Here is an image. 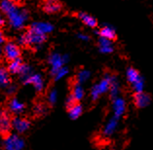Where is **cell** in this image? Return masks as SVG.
I'll return each instance as SVG.
<instances>
[{"label": "cell", "mask_w": 153, "mask_h": 150, "mask_svg": "<svg viewBox=\"0 0 153 150\" xmlns=\"http://www.w3.org/2000/svg\"><path fill=\"white\" fill-rule=\"evenodd\" d=\"M47 39V35L38 31L37 29L29 27V28L24 34L18 37L19 46H32L39 49Z\"/></svg>", "instance_id": "6da1fadb"}, {"label": "cell", "mask_w": 153, "mask_h": 150, "mask_svg": "<svg viewBox=\"0 0 153 150\" xmlns=\"http://www.w3.org/2000/svg\"><path fill=\"white\" fill-rule=\"evenodd\" d=\"M8 18L9 24L14 29H22L28 19V12L25 9L19 8L17 6L10 13L6 15Z\"/></svg>", "instance_id": "7a4b0ae2"}, {"label": "cell", "mask_w": 153, "mask_h": 150, "mask_svg": "<svg viewBox=\"0 0 153 150\" xmlns=\"http://www.w3.org/2000/svg\"><path fill=\"white\" fill-rule=\"evenodd\" d=\"M110 79H111V74L105 73L102 80L99 83L95 84L91 89V99L93 102H97L100 95L107 93L109 91L110 88Z\"/></svg>", "instance_id": "3957f363"}, {"label": "cell", "mask_w": 153, "mask_h": 150, "mask_svg": "<svg viewBox=\"0 0 153 150\" xmlns=\"http://www.w3.org/2000/svg\"><path fill=\"white\" fill-rule=\"evenodd\" d=\"M68 55H61L59 53H52L49 56V59H48V62H49V65H51V75L52 76H55L57 72L62 68V67L65 66V63L68 62Z\"/></svg>", "instance_id": "277c9868"}, {"label": "cell", "mask_w": 153, "mask_h": 150, "mask_svg": "<svg viewBox=\"0 0 153 150\" xmlns=\"http://www.w3.org/2000/svg\"><path fill=\"white\" fill-rule=\"evenodd\" d=\"M13 118L11 117L8 109H0V134L4 137H8L12 128Z\"/></svg>", "instance_id": "5b68a950"}, {"label": "cell", "mask_w": 153, "mask_h": 150, "mask_svg": "<svg viewBox=\"0 0 153 150\" xmlns=\"http://www.w3.org/2000/svg\"><path fill=\"white\" fill-rule=\"evenodd\" d=\"M4 149L5 150H24L25 140L18 134H9L4 140Z\"/></svg>", "instance_id": "8992f818"}, {"label": "cell", "mask_w": 153, "mask_h": 150, "mask_svg": "<svg viewBox=\"0 0 153 150\" xmlns=\"http://www.w3.org/2000/svg\"><path fill=\"white\" fill-rule=\"evenodd\" d=\"M3 56L9 62H12L21 58L20 46L15 42H7L4 45V48H3Z\"/></svg>", "instance_id": "52a82bcc"}, {"label": "cell", "mask_w": 153, "mask_h": 150, "mask_svg": "<svg viewBox=\"0 0 153 150\" xmlns=\"http://www.w3.org/2000/svg\"><path fill=\"white\" fill-rule=\"evenodd\" d=\"M12 128L18 134H24L30 128V122L27 118H22L16 116V117L13 118Z\"/></svg>", "instance_id": "ba28073f"}, {"label": "cell", "mask_w": 153, "mask_h": 150, "mask_svg": "<svg viewBox=\"0 0 153 150\" xmlns=\"http://www.w3.org/2000/svg\"><path fill=\"white\" fill-rule=\"evenodd\" d=\"M42 8L47 14H56L62 11V3L61 0H43Z\"/></svg>", "instance_id": "9c48e42d"}, {"label": "cell", "mask_w": 153, "mask_h": 150, "mask_svg": "<svg viewBox=\"0 0 153 150\" xmlns=\"http://www.w3.org/2000/svg\"><path fill=\"white\" fill-rule=\"evenodd\" d=\"M97 34L100 37H102L104 39H107L113 42L117 39V33L115 31V29L109 25H104L102 27L99 28V30L97 31Z\"/></svg>", "instance_id": "30bf717a"}, {"label": "cell", "mask_w": 153, "mask_h": 150, "mask_svg": "<svg viewBox=\"0 0 153 150\" xmlns=\"http://www.w3.org/2000/svg\"><path fill=\"white\" fill-rule=\"evenodd\" d=\"M75 16L79 19V20L83 22V24L86 25V27H90V28H97L99 25V22L98 20L92 15L86 13V12H76Z\"/></svg>", "instance_id": "8fae6325"}, {"label": "cell", "mask_w": 153, "mask_h": 150, "mask_svg": "<svg viewBox=\"0 0 153 150\" xmlns=\"http://www.w3.org/2000/svg\"><path fill=\"white\" fill-rule=\"evenodd\" d=\"M112 110L113 116L118 120L120 119L126 112V102L122 97H118L112 100Z\"/></svg>", "instance_id": "7c38bea8"}, {"label": "cell", "mask_w": 153, "mask_h": 150, "mask_svg": "<svg viewBox=\"0 0 153 150\" xmlns=\"http://www.w3.org/2000/svg\"><path fill=\"white\" fill-rule=\"evenodd\" d=\"M25 103L19 100L17 97H12L8 102V111L14 115H20L25 111Z\"/></svg>", "instance_id": "4fadbf2b"}, {"label": "cell", "mask_w": 153, "mask_h": 150, "mask_svg": "<svg viewBox=\"0 0 153 150\" xmlns=\"http://www.w3.org/2000/svg\"><path fill=\"white\" fill-rule=\"evenodd\" d=\"M134 102L137 108H144L148 106L151 102L150 96L146 93H137L134 95Z\"/></svg>", "instance_id": "5bb4252c"}, {"label": "cell", "mask_w": 153, "mask_h": 150, "mask_svg": "<svg viewBox=\"0 0 153 150\" xmlns=\"http://www.w3.org/2000/svg\"><path fill=\"white\" fill-rule=\"evenodd\" d=\"M25 85H32L34 87L35 91L42 92L44 89V80L43 77L38 73H33L24 83Z\"/></svg>", "instance_id": "9a60e30c"}, {"label": "cell", "mask_w": 153, "mask_h": 150, "mask_svg": "<svg viewBox=\"0 0 153 150\" xmlns=\"http://www.w3.org/2000/svg\"><path fill=\"white\" fill-rule=\"evenodd\" d=\"M98 47H99L100 52L102 54H110V53H112L114 50L112 42L107 39L102 38V37H99Z\"/></svg>", "instance_id": "2e32d148"}, {"label": "cell", "mask_w": 153, "mask_h": 150, "mask_svg": "<svg viewBox=\"0 0 153 150\" xmlns=\"http://www.w3.org/2000/svg\"><path fill=\"white\" fill-rule=\"evenodd\" d=\"M118 122H119V120L117 118H115L114 116H112V117L108 120V122L106 123V125L104 126L103 131H102V134L105 137L111 136V134L116 131L118 127Z\"/></svg>", "instance_id": "e0dca14e"}, {"label": "cell", "mask_w": 153, "mask_h": 150, "mask_svg": "<svg viewBox=\"0 0 153 150\" xmlns=\"http://www.w3.org/2000/svg\"><path fill=\"white\" fill-rule=\"evenodd\" d=\"M11 85L10 72L6 67L0 66V88L7 89Z\"/></svg>", "instance_id": "ac0fdd59"}, {"label": "cell", "mask_w": 153, "mask_h": 150, "mask_svg": "<svg viewBox=\"0 0 153 150\" xmlns=\"http://www.w3.org/2000/svg\"><path fill=\"white\" fill-rule=\"evenodd\" d=\"M119 89H120V85L117 77L115 75H111V79H110V88H109V96L111 100H115L116 97H118L119 95Z\"/></svg>", "instance_id": "d6986e66"}, {"label": "cell", "mask_w": 153, "mask_h": 150, "mask_svg": "<svg viewBox=\"0 0 153 150\" xmlns=\"http://www.w3.org/2000/svg\"><path fill=\"white\" fill-rule=\"evenodd\" d=\"M33 28L37 29L38 31L44 33V34H48V33H50L53 31L54 29V27L49 22H33V24L30 25Z\"/></svg>", "instance_id": "ffe728a7"}, {"label": "cell", "mask_w": 153, "mask_h": 150, "mask_svg": "<svg viewBox=\"0 0 153 150\" xmlns=\"http://www.w3.org/2000/svg\"><path fill=\"white\" fill-rule=\"evenodd\" d=\"M84 95H85V92H84L83 87H82V85L78 84L77 82H75L72 86V90H71V94H70V96H72L73 99L75 100L76 102H79L80 100L84 97Z\"/></svg>", "instance_id": "44dd1931"}, {"label": "cell", "mask_w": 153, "mask_h": 150, "mask_svg": "<svg viewBox=\"0 0 153 150\" xmlns=\"http://www.w3.org/2000/svg\"><path fill=\"white\" fill-rule=\"evenodd\" d=\"M126 76H127V81H128L131 85L136 83L137 80L141 78L139 70L136 69L135 67H129V68L127 69Z\"/></svg>", "instance_id": "7402d4cb"}, {"label": "cell", "mask_w": 153, "mask_h": 150, "mask_svg": "<svg viewBox=\"0 0 153 150\" xmlns=\"http://www.w3.org/2000/svg\"><path fill=\"white\" fill-rule=\"evenodd\" d=\"M23 65H24V62H23V61H22V59L19 58L17 59H15V61L9 62V65H8V66H7V69H8L10 74H19Z\"/></svg>", "instance_id": "603a6c76"}, {"label": "cell", "mask_w": 153, "mask_h": 150, "mask_svg": "<svg viewBox=\"0 0 153 150\" xmlns=\"http://www.w3.org/2000/svg\"><path fill=\"white\" fill-rule=\"evenodd\" d=\"M68 110V115H69L70 119L76 120L81 116L82 112H83V107H82V105L79 102H77L74 104V105H72L71 107H69Z\"/></svg>", "instance_id": "cb8c5ba5"}, {"label": "cell", "mask_w": 153, "mask_h": 150, "mask_svg": "<svg viewBox=\"0 0 153 150\" xmlns=\"http://www.w3.org/2000/svg\"><path fill=\"white\" fill-rule=\"evenodd\" d=\"M32 74H33L32 67L30 65L24 63L23 66H22L21 70H20V73H19V75H20V78H21V81L23 82V84L28 79L29 77L31 76Z\"/></svg>", "instance_id": "d4e9b609"}, {"label": "cell", "mask_w": 153, "mask_h": 150, "mask_svg": "<svg viewBox=\"0 0 153 150\" xmlns=\"http://www.w3.org/2000/svg\"><path fill=\"white\" fill-rule=\"evenodd\" d=\"M17 5L13 0H1L0 1V11L2 13L7 15L10 13L14 8H16Z\"/></svg>", "instance_id": "484cf974"}, {"label": "cell", "mask_w": 153, "mask_h": 150, "mask_svg": "<svg viewBox=\"0 0 153 150\" xmlns=\"http://www.w3.org/2000/svg\"><path fill=\"white\" fill-rule=\"evenodd\" d=\"M90 75L91 74L88 70H85V69L80 70L76 75V82L78 84L82 85L83 83H85V82L88 81V79L90 78Z\"/></svg>", "instance_id": "4316f807"}, {"label": "cell", "mask_w": 153, "mask_h": 150, "mask_svg": "<svg viewBox=\"0 0 153 150\" xmlns=\"http://www.w3.org/2000/svg\"><path fill=\"white\" fill-rule=\"evenodd\" d=\"M132 88L134 90V92H135V94H137V93H143L144 92V80L143 78L141 77L140 79L137 80L136 83H134L132 85Z\"/></svg>", "instance_id": "83f0119b"}, {"label": "cell", "mask_w": 153, "mask_h": 150, "mask_svg": "<svg viewBox=\"0 0 153 150\" xmlns=\"http://www.w3.org/2000/svg\"><path fill=\"white\" fill-rule=\"evenodd\" d=\"M58 100V92L57 90H51L48 94V102L50 103V105H55Z\"/></svg>", "instance_id": "f1b7e54d"}, {"label": "cell", "mask_w": 153, "mask_h": 150, "mask_svg": "<svg viewBox=\"0 0 153 150\" xmlns=\"http://www.w3.org/2000/svg\"><path fill=\"white\" fill-rule=\"evenodd\" d=\"M68 73V68L66 66H63V67H62L61 69H59L58 72H57V74L55 75L54 76V79H55V81H59V80H61L62 78H63L65 76L66 74Z\"/></svg>", "instance_id": "f546056e"}, {"label": "cell", "mask_w": 153, "mask_h": 150, "mask_svg": "<svg viewBox=\"0 0 153 150\" xmlns=\"http://www.w3.org/2000/svg\"><path fill=\"white\" fill-rule=\"evenodd\" d=\"M34 110L38 115H42V114L45 113L46 108H45V106L43 105V104H37V105L35 106V108H34Z\"/></svg>", "instance_id": "4dcf8cb0"}, {"label": "cell", "mask_w": 153, "mask_h": 150, "mask_svg": "<svg viewBox=\"0 0 153 150\" xmlns=\"http://www.w3.org/2000/svg\"><path fill=\"white\" fill-rule=\"evenodd\" d=\"M5 90H6V94H7V95H8V96H12V95H14V94L17 92V86L11 84L9 87L7 88V89H5Z\"/></svg>", "instance_id": "1f68e13d"}, {"label": "cell", "mask_w": 153, "mask_h": 150, "mask_svg": "<svg viewBox=\"0 0 153 150\" xmlns=\"http://www.w3.org/2000/svg\"><path fill=\"white\" fill-rule=\"evenodd\" d=\"M78 38L83 41H88V40H90V36H88L87 34H83V33H79V34H78Z\"/></svg>", "instance_id": "d6a6232c"}, {"label": "cell", "mask_w": 153, "mask_h": 150, "mask_svg": "<svg viewBox=\"0 0 153 150\" xmlns=\"http://www.w3.org/2000/svg\"><path fill=\"white\" fill-rule=\"evenodd\" d=\"M4 43H5V36L3 34V32L1 31V29H0V46Z\"/></svg>", "instance_id": "836d02e7"}, {"label": "cell", "mask_w": 153, "mask_h": 150, "mask_svg": "<svg viewBox=\"0 0 153 150\" xmlns=\"http://www.w3.org/2000/svg\"><path fill=\"white\" fill-rule=\"evenodd\" d=\"M4 25H5V19L3 18V16L1 15V13H0V28H1Z\"/></svg>", "instance_id": "e575fe53"}, {"label": "cell", "mask_w": 153, "mask_h": 150, "mask_svg": "<svg viewBox=\"0 0 153 150\" xmlns=\"http://www.w3.org/2000/svg\"><path fill=\"white\" fill-rule=\"evenodd\" d=\"M3 57V49L0 47V62H1V59Z\"/></svg>", "instance_id": "d590c367"}, {"label": "cell", "mask_w": 153, "mask_h": 150, "mask_svg": "<svg viewBox=\"0 0 153 150\" xmlns=\"http://www.w3.org/2000/svg\"><path fill=\"white\" fill-rule=\"evenodd\" d=\"M13 1H14L15 3H16V2H20V1H21V0H13Z\"/></svg>", "instance_id": "8d00e7d4"}]
</instances>
